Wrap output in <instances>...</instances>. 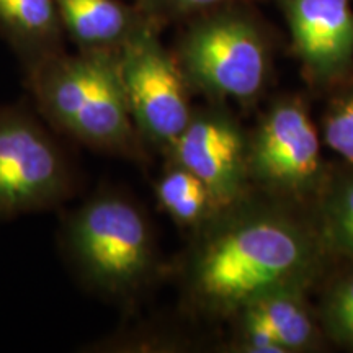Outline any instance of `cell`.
<instances>
[{"label": "cell", "instance_id": "7", "mask_svg": "<svg viewBox=\"0 0 353 353\" xmlns=\"http://www.w3.org/2000/svg\"><path fill=\"white\" fill-rule=\"evenodd\" d=\"M172 148L176 164L206 185L214 203L237 195L244 176V143L231 121L213 114L192 118Z\"/></svg>", "mask_w": 353, "mask_h": 353}, {"label": "cell", "instance_id": "6", "mask_svg": "<svg viewBox=\"0 0 353 353\" xmlns=\"http://www.w3.org/2000/svg\"><path fill=\"white\" fill-rule=\"evenodd\" d=\"M183 63L193 81L216 94L250 97L265 76L262 41L250 25L218 19L200 25L187 38Z\"/></svg>", "mask_w": 353, "mask_h": 353}, {"label": "cell", "instance_id": "1", "mask_svg": "<svg viewBox=\"0 0 353 353\" xmlns=\"http://www.w3.org/2000/svg\"><path fill=\"white\" fill-rule=\"evenodd\" d=\"M33 90L48 120L90 148L125 151L134 121L123 87L118 54L88 50L51 59L37 70Z\"/></svg>", "mask_w": 353, "mask_h": 353}, {"label": "cell", "instance_id": "14", "mask_svg": "<svg viewBox=\"0 0 353 353\" xmlns=\"http://www.w3.org/2000/svg\"><path fill=\"white\" fill-rule=\"evenodd\" d=\"M329 234L339 249L353 255V182L334 198L329 213Z\"/></svg>", "mask_w": 353, "mask_h": 353}, {"label": "cell", "instance_id": "5", "mask_svg": "<svg viewBox=\"0 0 353 353\" xmlns=\"http://www.w3.org/2000/svg\"><path fill=\"white\" fill-rule=\"evenodd\" d=\"M118 63L134 125L152 141L174 144L192 120L180 69L145 33L123 43Z\"/></svg>", "mask_w": 353, "mask_h": 353}, {"label": "cell", "instance_id": "2", "mask_svg": "<svg viewBox=\"0 0 353 353\" xmlns=\"http://www.w3.org/2000/svg\"><path fill=\"white\" fill-rule=\"evenodd\" d=\"M306 262V242L293 228L257 219L219 232L203 247L193 283L205 301L237 306L291 283Z\"/></svg>", "mask_w": 353, "mask_h": 353}, {"label": "cell", "instance_id": "12", "mask_svg": "<svg viewBox=\"0 0 353 353\" xmlns=\"http://www.w3.org/2000/svg\"><path fill=\"white\" fill-rule=\"evenodd\" d=\"M162 206L182 223H196L214 203L210 190L192 172L176 167L164 175L157 187Z\"/></svg>", "mask_w": 353, "mask_h": 353}, {"label": "cell", "instance_id": "8", "mask_svg": "<svg viewBox=\"0 0 353 353\" xmlns=\"http://www.w3.org/2000/svg\"><path fill=\"white\" fill-rule=\"evenodd\" d=\"M254 167L265 180L301 185L319 169V139L299 107L281 105L272 112L259 132Z\"/></svg>", "mask_w": 353, "mask_h": 353}, {"label": "cell", "instance_id": "15", "mask_svg": "<svg viewBox=\"0 0 353 353\" xmlns=\"http://www.w3.org/2000/svg\"><path fill=\"white\" fill-rule=\"evenodd\" d=\"M325 141L353 164V94L334 110L325 125Z\"/></svg>", "mask_w": 353, "mask_h": 353}, {"label": "cell", "instance_id": "16", "mask_svg": "<svg viewBox=\"0 0 353 353\" xmlns=\"http://www.w3.org/2000/svg\"><path fill=\"white\" fill-rule=\"evenodd\" d=\"M329 322L342 341L353 343V278L334 293L329 306Z\"/></svg>", "mask_w": 353, "mask_h": 353}, {"label": "cell", "instance_id": "9", "mask_svg": "<svg viewBox=\"0 0 353 353\" xmlns=\"http://www.w3.org/2000/svg\"><path fill=\"white\" fill-rule=\"evenodd\" d=\"M288 17L303 59L319 74H332L353 52V13L348 0H290Z\"/></svg>", "mask_w": 353, "mask_h": 353}, {"label": "cell", "instance_id": "10", "mask_svg": "<svg viewBox=\"0 0 353 353\" xmlns=\"http://www.w3.org/2000/svg\"><path fill=\"white\" fill-rule=\"evenodd\" d=\"M59 17L88 50H108L131 37L130 15L117 0H54Z\"/></svg>", "mask_w": 353, "mask_h": 353}, {"label": "cell", "instance_id": "4", "mask_svg": "<svg viewBox=\"0 0 353 353\" xmlns=\"http://www.w3.org/2000/svg\"><path fill=\"white\" fill-rule=\"evenodd\" d=\"M70 190L68 162L28 114L0 108V219L54 206Z\"/></svg>", "mask_w": 353, "mask_h": 353}, {"label": "cell", "instance_id": "11", "mask_svg": "<svg viewBox=\"0 0 353 353\" xmlns=\"http://www.w3.org/2000/svg\"><path fill=\"white\" fill-rule=\"evenodd\" d=\"M245 307V321L263 325L285 350L306 345L311 339V321L291 283L265 291Z\"/></svg>", "mask_w": 353, "mask_h": 353}, {"label": "cell", "instance_id": "3", "mask_svg": "<svg viewBox=\"0 0 353 353\" xmlns=\"http://www.w3.org/2000/svg\"><path fill=\"white\" fill-rule=\"evenodd\" d=\"M68 242L82 275L108 293L138 283L151 262L143 216L130 201L113 195L97 196L77 211Z\"/></svg>", "mask_w": 353, "mask_h": 353}, {"label": "cell", "instance_id": "13", "mask_svg": "<svg viewBox=\"0 0 353 353\" xmlns=\"http://www.w3.org/2000/svg\"><path fill=\"white\" fill-rule=\"evenodd\" d=\"M54 0H0V23L20 39L41 43L57 32Z\"/></svg>", "mask_w": 353, "mask_h": 353}, {"label": "cell", "instance_id": "17", "mask_svg": "<svg viewBox=\"0 0 353 353\" xmlns=\"http://www.w3.org/2000/svg\"><path fill=\"white\" fill-rule=\"evenodd\" d=\"M175 7L182 8V10H195V8H203L213 6L219 0H170Z\"/></svg>", "mask_w": 353, "mask_h": 353}]
</instances>
